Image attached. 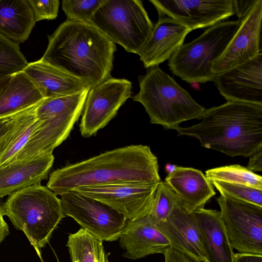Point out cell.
I'll list each match as a JSON object with an SVG mask.
<instances>
[{
	"label": "cell",
	"instance_id": "cell-1",
	"mask_svg": "<svg viewBox=\"0 0 262 262\" xmlns=\"http://www.w3.org/2000/svg\"><path fill=\"white\" fill-rule=\"evenodd\" d=\"M160 181L157 158L150 147L132 145L57 169L47 187L61 195L80 187Z\"/></svg>",
	"mask_w": 262,
	"mask_h": 262
},
{
	"label": "cell",
	"instance_id": "cell-2",
	"mask_svg": "<svg viewBox=\"0 0 262 262\" xmlns=\"http://www.w3.org/2000/svg\"><path fill=\"white\" fill-rule=\"evenodd\" d=\"M48 41L42 61L91 88L111 77L115 43L90 24L66 20Z\"/></svg>",
	"mask_w": 262,
	"mask_h": 262
},
{
	"label": "cell",
	"instance_id": "cell-3",
	"mask_svg": "<svg viewBox=\"0 0 262 262\" xmlns=\"http://www.w3.org/2000/svg\"><path fill=\"white\" fill-rule=\"evenodd\" d=\"M176 130L178 136L197 139L205 148L231 157H250L262 149V105L227 101L206 109L201 122Z\"/></svg>",
	"mask_w": 262,
	"mask_h": 262
},
{
	"label": "cell",
	"instance_id": "cell-4",
	"mask_svg": "<svg viewBox=\"0 0 262 262\" xmlns=\"http://www.w3.org/2000/svg\"><path fill=\"white\" fill-rule=\"evenodd\" d=\"M1 207L4 215L8 217L15 229L25 233L39 257L40 249L49 243L65 216L60 199L40 184L12 192Z\"/></svg>",
	"mask_w": 262,
	"mask_h": 262
},
{
	"label": "cell",
	"instance_id": "cell-5",
	"mask_svg": "<svg viewBox=\"0 0 262 262\" xmlns=\"http://www.w3.org/2000/svg\"><path fill=\"white\" fill-rule=\"evenodd\" d=\"M139 82L133 99L144 106L151 123L176 129L182 122L202 119L206 108L159 66L148 68Z\"/></svg>",
	"mask_w": 262,
	"mask_h": 262
},
{
	"label": "cell",
	"instance_id": "cell-6",
	"mask_svg": "<svg viewBox=\"0 0 262 262\" xmlns=\"http://www.w3.org/2000/svg\"><path fill=\"white\" fill-rule=\"evenodd\" d=\"M89 90L40 101L36 108L39 126L23 148L6 165L52 153L68 138L81 115Z\"/></svg>",
	"mask_w": 262,
	"mask_h": 262
},
{
	"label": "cell",
	"instance_id": "cell-7",
	"mask_svg": "<svg viewBox=\"0 0 262 262\" xmlns=\"http://www.w3.org/2000/svg\"><path fill=\"white\" fill-rule=\"evenodd\" d=\"M241 20L222 21L183 44L168 60L171 73L189 83L213 81L214 62L223 54L239 29Z\"/></svg>",
	"mask_w": 262,
	"mask_h": 262
},
{
	"label": "cell",
	"instance_id": "cell-8",
	"mask_svg": "<svg viewBox=\"0 0 262 262\" xmlns=\"http://www.w3.org/2000/svg\"><path fill=\"white\" fill-rule=\"evenodd\" d=\"M90 24L127 52L138 55L154 25L140 0H104Z\"/></svg>",
	"mask_w": 262,
	"mask_h": 262
},
{
	"label": "cell",
	"instance_id": "cell-9",
	"mask_svg": "<svg viewBox=\"0 0 262 262\" xmlns=\"http://www.w3.org/2000/svg\"><path fill=\"white\" fill-rule=\"evenodd\" d=\"M60 196L63 214L74 219L81 228L102 241L113 242L119 238L127 221L121 213L76 190Z\"/></svg>",
	"mask_w": 262,
	"mask_h": 262
},
{
	"label": "cell",
	"instance_id": "cell-10",
	"mask_svg": "<svg viewBox=\"0 0 262 262\" xmlns=\"http://www.w3.org/2000/svg\"><path fill=\"white\" fill-rule=\"evenodd\" d=\"M216 201L232 248L262 255V207L221 195Z\"/></svg>",
	"mask_w": 262,
	"mask_h": 262
},
{
	"label": "cell",
	"instance_id": "cell-11",
	"mask_svg": "<svg viewBox=\"0 0 262 262\" xmlns=\"http://www.w3.org/2000/svg\"><path fill=\"white\" fill-rule=\"evenodd\" d=\"M132 88L129 80L112 77L91 88L81 113V136L90 137L106 126L130 97Z\"/></svg>",
	"mask_w": 262,
	"mask_h": 262
},
{
	"label": "cell",
	"instance_id": "cell-12",
	"mask_svg": "<svg viewBox=\"0 0 262 262\" xmlns=\"http://www.w3.org/2000/svg\"><path fill=\"white\" fill-rule=\"evenodd\" d=\"M159 16L175 19L192 30L210 27L235 14L234 0H149Z\"/></svg>",
	"mask_w": 262,
	"mask_h": 262
},
{
	"label": "cell",
	"instance_id": "cell-13",
	"mask_svg": "<svg viewBox=\"0 0 262 262\" xmlns=\"http://www.w3.org/2000/svg\"><path fill=\"white\" fill-rule=\"evenodd\" d=\"M159 183L84 187L74 190L108 205L129 220L149 214Z\"/></svg>",
	"mask_w": 262,
	"mask_h": 262
},
{
	"label": "cell",
	"instance_id": "cell-14",
	"mask_svg": "<svg viewBox=\"0 0 262 262\" xmlns=\"http://www.w3.org/2000/svg\"><path fill=\"white\" fill-rule=\"evenodd\" d=\"M238 19L241 20L239 29L223 54L213 64L212 72L215 74L241 64L262 52V0H256Z\"/></svg>",
	"mask_w": 262,
	"mask_h": 262
},
{
	"label": "cell",
	"instance_id": "cell-15",
	"mask_svg": "<svg viewBox=\"0 0 262 262\" xmlns=\"http://www.w3.org/2000/svg\"><path fill=\"white\" fill-rule=\"evenodd\" d=\"M213 82L227 101L262 105V52L241 64L215 74Z\"/></svg>",
	"mask_w": 262,
	"mask_h": 262
},
{
	"label": "cell",
	"instance_id": "cell-16",
	"mask_svg": "<svg viewBox=\"0 0 262 262\" xmlns=\"http://www.w3.org/2000/svg\"><path fill=\"white\" fill-rule=\"evenodd\" d=\"M156 226L168 240L171 247L207 262L195 217L193 212H188L182 206L178 199L168 218Z\"/></svg>",
	"mask_w": 262,
	"mask_h": 262
},
{
	"label": "cell",
	"instance_id": "cell-17",
	"mask_svg": "<svg viewBox=\"0 0 262 262\" xmlns=\"http://www.w3.org/2000/svg\"><path fill=\"white\" fill-rule=\"evenodd\" d=\"M191 30L182 23L165 16H159L151 33L139 54L145 68L148 69L169 60L183 45Z\"/></svg>",
	"mask_w": 262,
	"mask_h": 262
},
{
	"label": "cell",
	"instance_id": "cell-18",
	"mask_svg": "<svg viewBox=\"0 0 262 262\" xmlns=\"http://www.w3.org/2000/svg\"><path fill=\"white\" fill-rule=\"evenodd\" d=\"M119 239L120 246L124 250L123 256L133 260L163 254L170 246L148 214L127 220Z\"/></svg>",
	"mask_w": 262,
	"mask_h": 262
},
{
	"label": "cell",
	"instance_id": "cell-19",
	"mask_svg": "<svg viewBox=\"0 0 262 262\" xmlns=\"http://www.w3.org/2000/svg\"><path fill=\"white\" fill-rule=\"evenodd\" d=\"M164 181L176 195L182 206L189 212L204 208L216 193L206 176L193 168L177 166Z\"/></svg>",
	"mask_w": 262,
	"mask_h": 262
},
{
	"label": "cell",
	"instance_id": "cell-20",
	"mask_svg": "<svg viewBox=\"0 0 262 262\" xmlns=\"http://www.w3.org/2000/svg\"><path fill=\"white\" fill-rule=\"evenodd\" d=\"M44 98L67 96L90 89L88 82L39 59L28 63L22 70Z\"/></svg>",
	"mask_w": 262,
	"mask_h": 262
},
{
	"label": "cell",
	"instance_id": "cell-21",
	"mask_svg": "<svg viewBox=\"0 0 262 262\" xmlns=\"http://www.w3.org/2000/svg\"><path fill=\"white\" fill-rule=\"evenodd\" d=\"M52 153L0 167V198L48 178L53 164Z\"/></svg>",
	"mask_w": 262,
	"mask_h": 262
},
{
	"label": "cell",
	"instance_id": "cell-22",
	"mask_svg": "<svg viewBox=\"0 0 262 262\" xmlns=\"http://www.w3.org/2000/svg\"><path fill=\"white\" fill-rule=\"evenodd\" d=\"M193 213L201 234L207 262H233V249L229 243L220 211L202 208Z\"/></svg>",
	"mask_w": 262,
	"mask_h": 262
},
{
	"label": "cell",
	"instance_id": "cell-23",
	"mask_svg": "<svg viewBox=\"0 0 262 262\" xmlns=\"http://www.w3.org/2000/svg\"><path fill=\"white\" fill-rule=\"evenodd\" d=\"M36 21L28 0H0V34L17 43L29 37Z\"/></svg>",
	"mask_w": 262,
	"mask_h": 262
},
{
	"label": "cell",
	"instance_id": "cell-24",
	"mask_svg": "<svg viewBox=\"0 0 262 262\" xmlns=\"http://www.w3.org/2000/svg\"><path fill=\"white\" fill-rule=\"evenodd\" d=\"M38 104L12 115L11 127L0 144V167L6 165L23 148L39 126L36 114Z\"/></svg>",
	"mask_w": 262,
	"mask_h": 262
},
{
	"label": "cell",
	"instance_id": "cell-25",
	"mask_svg": "<svg viewBox=\"0 0 262 262\" xmlns=\"http://www.w3.org/2000/svg\"><path fill=\"white\" fill-rule=\"evenodd\" d=\"M44 98L23 71L13 74L0 95V118L34 106Z\"/></svg>",
	"mask_w": 262,
	"mask_h": 262
},
{
	"label": "cell",
	"instance_id": "cell-26",
	"mask_svg": "<svg viewBox=\"0 0 262 262\" xmlns=\"http://www.w3.org/2000/svg\"><path fill=\"white\" fill-rule=\"evenodd\" d=\"M71 262H108L102 241L80 228L67 243Z\"/></svg>",
	"mask_w": 262,
	"mask_h": 262
},
{
	"label": "cell",
	"instance_id": "cell-27",
	"mask_svg": "<svg viewBox=\"0 0 262 262\" xmlns=\"http://www.w3.org/2000/svg\"><path fill=\"white\" fill-rule=\"evenodd\" d=\"M205 176L209 181L244 185L262 190L261 177L238 164L208 169Z\"/></svg>",
	"mask_w": 262,
	"mask_h": 262
},
{
	"label": "cell",
	"instance_id": "cell-28",
	"mask_svg": "<svg viewBox=\"0 0 262 262\" xmlns=\"http://www.w3.org/2000/svg\"><path fill=\"white\" fill-rule=\"evenodd\" d=\"M27 63L18 45L0 34V77L22 71Z\"/></svg>",
	"mask_w": 262,
	"mask_h": 262
},
{
	"label": "cell",
	"instance_id": "cell-29",
	"mask_svg": "<svg viewBox=\"0 0 262 262\" xmlns=\"http://www.w3.org/2000/svg\"><path fill=\"white\" fill-rule=\"evenodd\" d=\"M178 198L165 181L157 186L148 214L156 225L165 221L170 215Z\"/></svg>",
	"mask_w": 262,
	"mask_h": 262
},
{
	"label": "cell",
	"instance_id": "cell-30",
	"mask_svg": "<svg viewBox=\"0 0 262 262\" xmlns=\"http://www.w3.org/2000/svg\"><path fill=\"white\" fill-rule=\"evenodd\" d=\"M209 182L217 189L221 195L262 207L261 189L215 180H210Z\"/></svg>",
	"mask_w": 262,
	"mask_h": 262
},
{
	"label": "cell",
	"instance_id": "cell-31",
	"mask_svg": "<svg viewBox=\"0 0 262 262\" xmlns=\"http://www.w3.org/2000/svg\"><path fill=\"white\" fill-rule=\"evenodd\" d=\"M104 0H63L62 9L67 21L90 24V21Z\"/></svg>",
	"mask_w": 262,
	"mask_h": 262
},
{
	"label": "cell",
	"instance_id": "cell-32",
	"mask_svg": "<svg viewBox=\"0 0 262 262\" xmlns=\"http://www.w3.org/2000/svg\"><path fill=\"white\" fill-rule=\"evenodd\" d=\"M32 10L36 22L44 19H55L60 5L58 0H28Z\"/></svg>",
	"mask_w": 262,
	"mask_h": 262
},
{
	"label": "cell",
	"instance_id": "cell-33",
	"mask_svg": "<svg viewBox=\"0 0 262 262\" xmlns=\"http://www.w3.org/2000/svg\"><path fill=\"white\" fill-rule=\"evenodd\" d=\"M165 262H204L185 253L176 250L170 246L163 253Z\"/></svg>",
	"mask_w": 262,
	"mask_h": 262
},
{
	"label": "cell",
	"instance_id": "cell-34",
	"mask_svg": "<svg viewBox=\"0 0 262 262\" xmlns=\"http://www.w3.org/2000/svg\"><path fill=\"white\" fill-rule=\"evenodd\" d=\"M246 168L253 172L262 171V149L250 156Z\"/></svg>",
	"mask_w": 262,
	"mask_h": 262
},
{
	"label": "cell",
	"instance_id": "cell-35",
	"mask_svg": "<svg viewBox=\"0 0 262 262\" xmlns=\"http://www.w3.org/2000/svg\"><path fill=\"white\" fill-rule=\"evenodd\" d=\"M233 262H262V255L237 253L234 254Z\"/></svg>",
	"mask_w": 262,
	"mask_h": 262
},
{
	"label": "cell",
	"instance_id": "cell-36",
	"mask_svg": "<svg viewBox=\"0 0 262 262\" xmlns=\"http://www.w3.org/2000/svg\"><path fill=\"white\" fill-rule=\"evenodd\" d=\"M12 116L0 118V144L11 127Z\"/></svg>",
	"mask_w": 262,
	"mask_h": 262
},
{
	"label": "cell",
	"instance_id": "cell-37",
	"mask_svg": "<svg viewBox=\"0 0 262 262\" xmlns=\"http://www.w3.org/2000/svg\"><path fill=\"white\" fill-rule=\"evenodd\" d=\"M4 214L0 204V244L9 234V227L4 219Z\"/></svg>",
	"mask_w": 262,
	"mask_h": 262
},
{
	"label": "cell",
	"instance_id": "cell-38",
	"mask_svg": "<svg viewBox=\"0 0 262 262\" xmlns=\"http://www.w3.org/2000/svg\"><path fill=\"white\" fill-rule=\"evenodd\" d=\"M12 75H8L0 77V95L7 86Z\"/></svg>",
	"mask_w": 262,
	"mask_h": 262
},
{
	"label": "cell",
	"instance_id": "cell-39",
	"mask_svg": "<svg viewBox=\"0 0 262 262\" xmlns=\"http://www.w3.org/2000/svg\"><path fill=\"white\" fill-rule=\"evenodd\" d=\"M177 166L173 164L167 163L165 167V170L168 174L172 173L176 169Z\"/></svg>",
	"mask_w": 262,
	"mask_h": 262
},
{
	"label": "cell",
	"instance_id": "cell-40",
	"mask_svg": "<svg viewBox=\"0 0 262 262\" xmlns=\"http://www.w3.org/2000/svg\"><path fill=\"white\" fill-rule=\"evenodd\" d=\"M40 260H41V262H44V261H43V259H42V257H41V258H40ZM57 260H58V262H59V260H58V259H57Z\"/></svg>",
	"mask_w": 262,
	"mask_h": 262
}]
</instances>
